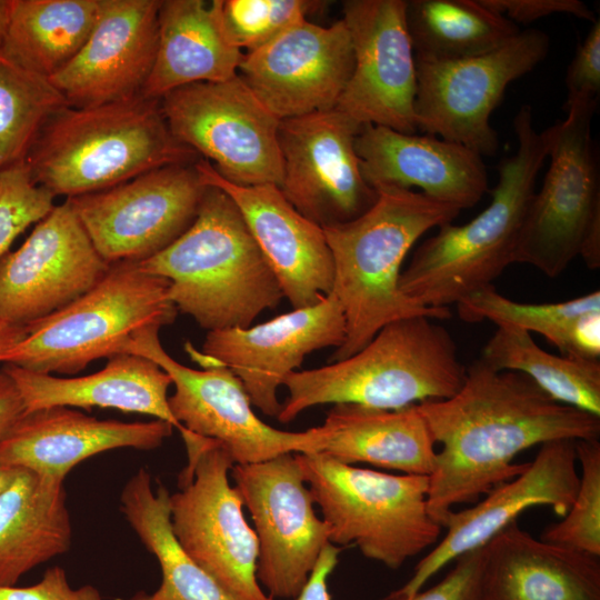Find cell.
<instances>
[{
    "instance_id": "obj_29",
    "label": "cell",
    "mask_w": 600,
    "mask_h": 600,
    "mask_svg": "<svg viewBox=\"0 0 600 600\" xmlns=\"http://www.w3.org/2000/svg\"><path fill=\"white\" fill-rule=\"evenodd\" d=\"M321 426L326 438L319 452L340 462L428 477L433 470L436 442L416 404L386 410L339 403Z\"/></svg>"
},
{
    "instance_id": "obj_44",
    "label": "cell",
    "mask_w": 600,
    "mask_h": 600,
    "mask_svg": "<svg viewBox=\"0 0 600 600\" xmlns=\"http://www.w3.org/2000/svg\"><path fill=\"white\" fill-rule=\"evenodd\" d=\"M561 354L599 360L600 310L584 312L572 321Z\"/></svg>"
},
{
    "instance_id": "obj_41",
    "label": "cell",
    "mask_w": 600,
    "mask_h": 600,
    "mask_svg": "<svg viewBox=\"0 0 600 600\" xmlns=\"http://www.w3.org/2000/svg\"><path fill=\"white\" fill-rule=\"evenodd\" d=\"M564 109L580 101H599L600 96V20L596 19L578 47L567 76Z\"/></svg>"
},
{
    "instance_id": "obj_24",
    "label": "cell",
    "mask_w": 600,
    "mask_h": 600,
    "mask_svg": "<svg viewBox=\"0 0 600 600\" xmlns=\"http://www.w3.org/2000/svg\"><path fill=\"white\" fill-rule=\"evenodd\" d=\"M354 146L362 176L374 190L418 187L460 211L477 204L488 191L482 157L459 143L362 124Z\"/></svg>"
},
{
    "instance_id": "obj_28",
    "label": "cell",
    "mask_w": 600,
    "mask_h": 600,
    "mask_svg": "<svg viewBox=\"0 0 600 600\" xmlns=\"http://www.w3.org/2000/svg\"><path fill=\"white\" fill-rule=\"evenodd\" d=\"M243 53L224 36L212 1L161 0L156 59L141 94L161 99L188 84L227 81Z\"/></svg>"
},
{
    "instance_id": "obj_49",
    "label": "cell",
    "mask_w": 600,
    "mask_h": 600,
    "mask_svg": "<svg viewBox=\"0 0 600 600\" xmlns=\"http://www.w3.org/2000/svg\"><path fill=\"white\" fill-rule=\"evenodd\" d=\"M17 471L18 468L0 461V492L12 481Z\"/></svg>"
},
{
    "instance_id": "obj_8",
    "label": "cell",
    "mask_w": 600,
    "mask_h": 600,
    "mask_svg": "<svg viewBox=\"0 0 600 600\" xmlns=\"http://www.w3.org/2000/svg\"><path fill=\"white\" fill-rule=\"evenodd\" d=\"M294 456L331 543L356 546L366 558L399 569L438 542L442 527L428 511V476L359 468L321 452Z\"/></svg>"
},
{
    "instance_id": "obj_31",
    "label": "cell",
    "mask_w": 600,
    "mask_h": 600,
    "mask_svg": "<svg viewBox=\"0 0 600 600\" xmlns=\"http://www.w3.org/2000/svg\"><path fill=\"white\" fill-rule=\"evenodd\" d=\"M120 509L146 549L158 560L162 580L152 593L138 592L127 600H233L201 569L173 534L170 493L156 491L148 470L141 468L122 489Z\"/></svg>"
},
{
    "instance_id": "obj_20",
    "label": "cell",
    "mask_w": 600,
    "mask_h": 600,
    "mask_svg": "<svg viewBox=\"0 0 600 600\" xmlns=\"http://www.w3.org/2000/svg\"><path fill=\"white\" fill-rule=\"evenodd\" d=\"M354 57L342 19L328 27L302 21L244 52L238 76L279 120L334 109Z\"/></svg>"
},
{
    "instance_id": "obj_45",
    "label": "cell",
    "mask_w": 600,
    "mask_h": 600,
    "mask_svg": "<svg viewBox=\"0 0 600 600\" xmlns=\"http://www.w3.org/2000/svg\"><path fill=\"white\" fill-rule=\"evenodd\" d=\"M340 551L341 548L331 542L322 549L307 583L294 600H331L328 579L338 564Z\"/></svg>"
},
{
    "instance_id": "obj_11",
    "label": "cell",
    "mask_w": 600,
    "mask_h": 600,
    "mask_svg": "<svg viewBox=\"0 0 600 600\" xmlns=\"http://www.w3.org/2000/svg\"><path fill=\"white\" fill-rule=\"evenodd\" d=\"M160 102L173 137L209 161L221 178L242 187H279L280 120L238 74L181 87Z\"/></svg>"
},
{
    "instance_id": "obj_10",
    "label": "cell",
    "mask_w": 600,
    "mask_h": 600,
    "mask_svg": "<svg viewBox=\"0 0 600 600\" xmlns=\"http://www.w3.org/2000/svg\"><path fill=\"white\" fill-rule=\"evenodd\" d=\"M598 102L569 106L567 118L548 128L551 161L528 207L514 262L550 278L579 256L588 228L600 218L599 161L591 136Z\"/></svg>"
},
{
    "instance_id": "obj_40",
    "label": "cell",
    "mask_w": 600,
    "mask_h": 600,
    "mask_svg": "<svg viewBox=\"0 0 600 600\" xmlns=\"http://www.w3.org/2000/svg\"><path fill=\"white\" fill-rule=\"evenodd\" d=\"M453 568L438 583L412 594L398 590L382 600H486L483 589L484 547L458 557Z\"/></svg>"
},
{
    "instance_id": "obj_19",
    "label": "cell",
    "mask_w": 600,
    "mask_h": 600,
    "mask_svg": "<svg viewBox=\"0 0 600 600\" xmlns=\"http://www.w3.org/2000/svg\"><path fill=\"white\" fill-rule=\"evenodd\" d=\"M346 337L342 308L333 293L318 303L293 309L266 322L246 328L208 331L202 353L206 368L221 366L242 382L252 406L277 418L281 403L277 391L309 353L339 348Z\"/></svg>"
},
{
    "instance_id": "obj_27",
    "label": "cell",
    "mask_w": 600,
    "mask_h": 600,
    "mask_svg": "<svg viewBox=\"0 0 600 600\" xmlns=\"http://www.w3.org/2000/svg\"><path fill=\"white\" fill-rule=\"evenodd\" d=\"M26 412L49 407L111 408L153 416L179 431L168 403L170 376L152 360L123 353L108 359L103 369L76 378H59L6 363Z\"/></svg>"
},
{
    "instance_id": "obj_43",
    "label": "cell",
    "mask_w": 600,
    "mask_h": 600,
    "mask_svg": "<svg viewBox=\"0 0 600 600\" xmlns=\"http://www.w3.org/2000/svg\"><path fill=\"white\" fill-rule=\"evenodd\" d=\"M0 600H102V597L91 584L72 588L64 569L54 566L32 586L0 588Z\"/></svg>"
},
{
    "instance_id": "obj_1",
    "label": "cell",
    "mask_w": 600,
    "mask_h": 600,
    "mask_svg": "<svg viewBox=\"0 0 600 600\" xmlns=\"http://www.w3.org/2000/svg\"><path fill=\"white\" fill-rule=\"evenodd\" d=\"M440 450L429 478L428 511L443 528L458 504L473 503L523 471L522 451L556 440H599L600 417L549 397L527 376L481 358L460 389L416 404Z\"/></svg>"
},
{
    "instance_id": "obj_39",
    "label": "cell",
    "mask_w": 600,
    "mask_h": 600,
    "mask_svg": "<svg viewBox=\"0 0 600 600\" xmlns=\"http://www.w3.org/2000/svg\"><path fill=\"white\" fill-rule=\"evenodd\" d=\"M53 199L33 181L26 161L0 171V260L20 233L53 209Z\"/></svg>"
},
{
    "instance_id": "obj_23",
    "label": "cell",
    "mask_w": 600,
    "mask_h": 600,
    "mask_svg": "<svg viewBox=\"0 0 600 600\" xmlns=\"http://www.w3.org/2000/svg\"><path fill=\"white\" fill-rule=\"evenodd\" d=\"M196 168L204 184L233 200L293 309L311 307L331 293L333 261L322 227L303 217L278 186L233 184L202 158Z\"/></svg>"
},
{
    "instance_id": "obj_4",
    "label": "cell",
    "mask_w": 600,
    "mask_h": 600,
    "mask_svg": "<svg viewBox=\"0 0 600 600\" xmlns=\"http://www.w3.org/2000/svg\"><path fill=\"white\" fill-rule=\"evenodd\" d=\"M138 264L168 280L177 310L208 331L249 327L284 298L238 207L214 186H207L192 224Z\"/></svg>"
},
{
    "instance_id": "obj_35",
    "label": "cell",
    "mask_w": 600,
    "mask_h": 600,
    "mask_svg": "<svg viewBox=\"0 0 600 600\" xmlns=\"http://www.w3.org/2000/svg\"><path fill=\"white\" fill-rule=\"evenodd\" d=\"M66 106L49 78L0 48V171L26 161L41 129Z\"/></svg>"
},
{
    "instance_id": "obj_7",
    "label": "cell",
    "mask_w": 600,
    "mask_h": 600,
    "mask_svg": "<svg viewBox=\"0 0 600 600\" xmlns=\"http://www.w3.org/2000/svg\"><path fill=\"white\" fill-rule=\"evenodd\" d=\"M177 313L168 280L143 271L138 262L114 263L88 292L26 324V338L2 362L74 374L97 359L126 353L139 333L171 324Z\"/></svg>"
},
{
    "instance_id": "obj_12",
    "label": "cell",
    "mask_w": 600,
    "mask_h": 600,
    "mask_svg": "<svg viewBox=\"0 0 600 600\" xmlns=\"http://www.w3.org/2000/svg\"><path fill=\"white\" fill-rule=\"evenodd\" d=\"M549 37L541 30L520 31L484 54L452 60L416 59L417 130L459 143L480 157L499 150L490 116L513 80L530 72L548 54Z\"/></svg>"
},
{
    "instance_id": "obj_42",
    "label": "cell",
    "mask_w": 600,
    "mask_h": 600,
    "mask_svg": "<svg viewBox=\"0 0 600 600\" xmlns=\"http://www.w3.org/2000/svg\"><path fill=\"white\" fill-rule=\"evenodd\" d=\"M480 2L516 24H528L554 13L572 14L591 22L596 21L594 12L580 0H480Z\"/></svg>"
},
{
    "instance_id": "obj_33",
    "label": "cell",
    "mask_w": 600,
    "mask_h": 600,
    "mask_svg": "<svg viewBox=\"0 0 600 600\" xmlns=\"http://www.w3.org/2000/svg\"><path fill=\"white\" fill-rule=\"evenodd\" d=\"M406 23L414 58L452 61L493 51L521 31L480 0H409Z\"/></svg>"
},
{
    "instance_id": "obj_15",
    "label": "cell",
    "mask_w": 600,
    "mask_h": 600,
    "mask_svg": "<svg viewBox=\"0 0 600 600\" xmlns=\"http://www.w3.org/2000/svg\"><path fill=\"white\" fill-rule=\"evenodd\" d=\"M231 473L254 524L259 584L272 599H294L330 542V528L316 514L296 456L234 464Z\"/></svg>"
},
{
    "instance_id": "obj_47",
    "label": "cell",
    "mask_w": 600,
    "mask_h": 600,
    "mask_svg": "<svg viewBox=\"0 0 600 600\" xmlns=\"http://www.w3.org/2000/svg\"><path fill=\"white\" fill-rule=\"evenodd\" d=\"M26 336V326L12 323L0 318V362Z\"/></svg>"
},
{
    "instance_id": "obj_38",
    "label": "cell",
    "mask_w": 600,
    "mask_h": 600,
    "mask_svg": "<svg viewBox=\"0 0 600 600\" xmlns=\"http://www.w3.org/2000/svg\"><path fill=\"white\" fill-rule=\"evenodd\" d=\"M581 473L579 488L569 511L548 526L540 539L600 558V442L576 441Z\"/></svg>"
},
{
    "instance_id": "obj_26",
    "label": "cell",
    "mask_w": 600,
    "mask_h": 600,
    "mask_svg": "<svg viewBox=\"0 0 600 600\" xmlns=\"http://www.w3.org/2000/svg\"><path fill=\"white\" fill-rule=\"evenodd\" d=\"M486 600H600V558L511 522L484 546Z\"/></svg>"
},
{
    "instance_id": "obj_3",
    "label": "cell",
    "mask_w": 600,
    "mask_h": 600,
    "mask_svg": "<svg viewBox=\"0 0 600 600\" xmlns=\"http://www.w3.org/2000/svg\"><path fill=\"white\" fill-rule=\"evenodd\" d=\"M514 154L503 159L490 204L469 222H451L416 250L401 272V291L427 308H448L492 282L514 262L520 232L548 157L549 131H537L532 109L523 104L513 119Z\"/></svg>"
},
{
    "instance_id": "obj_30",
    "label": "cell",
    "mask_w": 600,
    "mask_h": 600,
    "mask_svg": "<svg viewBox=\"0 0 600 600\" xmlns=\"http://www.w3.org/2000/svg\"><path fill=\"white\" fill-rule=\"evenodd\" d=\"M71 533L63 482L18 468L0 492V588L67 552Z\"/></svg>"
},
{
    "instance_id": "obj_37",
    "label": "cell",
    "mask_w": 600,
    "mask_h": 600,
    "mask_svg": "<svg viewBox=\"0 0 600 600\" xmlns=\"http://www.w3.org/2000/svg\"><path fill=\"white\" fill-rule=\"evenodd\" d=\"M212 3L228 41L242 52L267 44L328 4L319 0H213Z\"/></svg>"
},
{
    "instance_id": "obj_34",
    "label": "cell",
    "mask_w": 600,
    "mask_h": 600,
    "mask_svg": "<svg viewBox=\"0 0 600 600\" xmlns=\"http://www.w3.org/2000/svg\"><path fill=\"white\" fill-rule=\"evenodd\" d=\"M481 359L496 370L527 376L558 402L600 417L599 360L549 353L530 333L508 326L497 327Z\"/></svg>"
},
{
    "instance_id": "obj_17",
    "label": "cell",
    "mask_w": 600,
    "mask_h": 600,
    "mask_svg": "<svg viewBox=\"0 0 600 600\" xmlns=\"http://www.w3.org/2000/svg\"><path fill=\"white\" fill-rule=\"evenodd\" d=\"M406 4L404 0L343 2L354 63L336 108L361 124L413 134L417 73Z\"/></svg>"
},
{
    "instance_id": "obj_5",
    "label": "cell",
    "mask_w": 600,
    "mask_h": 600,
    "mask_svg": "<svg viewBox=\"0 0 600 600\" xmlns=\"http://www.w3.org/2000/svg\"><path fill=\"white\" fill-rule=\"evenodd\" d=\"M198 159L171 133L160 99L139 94L93 107H63L41 129L26 163L37 184L68 199Z\"/></svg>"
},
{
    "instance_id": "obj_25",
    "label": "cell",
    "mask_w": 600,
    "mask_h": 600,
    "mask_svg": "<svg viewBox=\"0 0 600 600\" xmlns=\"http://www.w3.org/2000/svg\"><path fill=\"white\" fill-rule=\"evenodd\" d=\"M163 420H99L70 407H49L23 416L0 440V461L63 482L71 469L98 453L134 448L152 450L172 434Z\"/></svg>"
},
{
    "instance_id": "obj_32",
    "label": "cell",
    "mask_w": 600,
    "mask_h": 600,
    "mask_svg": "<svg viewBox=\"0 0 600 600\" xmlns=\"http://www.w3.org/2000/svg\"><path fill=\"white\" fill-rule=\"evenodd\" d=\"M99 8L100 0H13L0 48L26 68L50 78L83 47Z\"/></svg>"
},
{
    "instance_id": "obj_22",
    "label": "cell",
    "mask_w": 600,
    "mask_h": 600,
    "mask_svg": "<svg viewBox=\"0 0 600 600\" xmlns=\"http://www.w3.org/2000/svg\"><path fill=\"white\" fill-rule=\"evenodd\" d=\"M161 0H100L96 24L76 57L49 80L68 106L131 99L151 73Z\"/></svg>"
},
{
    "instance_id": "obj_6",
    "label": "cell",
    "mask_w": 600,
    "mask_h": 600,
    "mask_svg": "<svg viewBox=\"0 0 600 600\" xmlns=\"http://www.w3.org/2000/svg\"><path fill=\"white\" fill-rule=\"evenodd\" d=\"M464 374L446 328L428 317L400 319L386 324L357 353L287 376L288 397L277 419L288 423L326 403L396 410L442 400L460 389Z\"/></svg>"
},
{
    "instance_id": "obj_16",
    "label": "cell",
    "mask_w": 600,
    "mask_h": 600,
    "mask_svg": "<svg viewBox=\"0 0 600 600\" xmlns=\"http://www.w3.org/2000/svg\"><path fill=\"white\" fill-rule=\"evenodd\" d=\"M362 124L334 108L280 120L279 189L307 219L330 227L357 219L378 198L356 151Z\"/></svg>"
},
{
    "instance_id": "obj_2",
    "label": "cell",
    "mask_w": 600,
    "mask_h": 600,
    "mask_svg": "<svg viewBox=\"0 0 600 600\" xmlns=\"http://www.w3.org/2000/svg\"><path fill=\"white\" fill-rule=\"evenodd\" d=\"M363 214L346 223L324 227L333 261L331 293L346 320L343 343L331 362L367 346L396 320L451 317L448 308H427L400 289L401 267L416 241L432 228L452 222L460 210L412 190L384 187Z\"/></svg>"
},
{
    "instance_id": "obj_21",
    "label": "cell",
    "mask_w": 600,
    "mask_h": 600,
    "mask_svg": "<svg viewBox=\"0 0 600 600\" xmlns=\"http://www.w3.org/2000/svg\"><path fill=\"white\" fill-rule=\"evenodd\" d=\"M579 480L576 441L541 444L521 473L496 486L474 506L453 510L448 516L442 540L417 563L411 578L397 590L403 594L418 592L443 567L483 547L529 508L550 507L563 517L576 498Z\"/></svg>"
},
{
    "instance_id": "obj_36",
    "label": "cell",
    "mask_w": 600,
    "mask_h": 600,
    "mask_svg": "<svg viewBox=\"0 0 600 600\" xmlns=\"http://www.w3.org/2000/svg\"><path fill=\"white\" fill-rule=\"evenodd\" d=\"M460 319L468 322L492 321L543 336L561 352L572 321L580 314L600 310V291L552 303L513 301L488 287L457 303Z\"/></svg>"
},
{
    "instance_id": "obj_14",
    "label": "cell",
    "mask_w": 600,
    "mask_h": 600,
    "mask_svg": "<svg viewBox=\"0 0 600 600\" xmlns=\"http://www.w3.org/2000/svg\"><path fill=\"white\" fill-rule=\"evenodd\" d=\"M196 162L161 167L106 190L68 198L106 262L147 260L192 224L207 189Z\"/></svg>"
},
{
    "instance_id": "obj_13",
    "label": "cell",
    "mask_w": 600,
    "mask_h": 600,
    "mask_svg": "<svg viewBox=\"0 0 600 600\" xmlns=\"http://www.w3.org/2000/svg\"><path fill=\"white\" fill-rule=\"evenodd\" d=\"M159 330H143L126 353L146 357L170 376L174 392L168 397L169 408L184 429L219 443L234 464L319 452L326 437L322 426L290 432L267 424L254 413L242 382L231 370L221 366L196 370L179 363L162 348Z\"/></svg>"
},
{
    "instance_id": "obj_46",
    "label": "cell",
    "mask_w": 600,
    "mask_h": 600,
    "mask_svg": "<svg viewBox=\"0 0 600 600\" xmlns=\"http://www.w3.org/2000/svg\"><path fill=\"white\" fill-rule=\"evenodd\" d=\"M26 412L21 394L9 374L0 370V440Z\"/></svg>"
},
{
    "instance_id": "obj_48",
    "label": "cell",
    "mask_w": 600,
    "mask_h": 600,
    "mask_svg": "<svg viewBox=\"0 0 600 600\" xmlns=\"http://www.w3.org/2000/svg\"><path fill=\"white\" fill-rule=\"evenodd\" d=\"M12 7L13 0H0V47L9 27Z\"/></svg>"
},
{
    "instance_id": "obj_18",
    "label": "cell",
    "mask_w": 600,
    "mask_h": 600,
    "mask_svg": "<svg viewBox=\"0 0 600 600\" xmlns=\"http://www.w3.org/2000/svg\"><path fill=\"white\" fill-rule=\"evenodd\" d=\"M110 266L67 199L0 260V318L26 326L47 317L92 289Z\"/></svg>"
},
{
    "instance_id": "obj_9",
    "label": "cell",
    "mask_w": 600,
    "mask_h": 600,
    "mask_svg": "<svg viewBox=\"0 0 600 600\" xmlns=\"http://www.w3.org/2000/svg\"><path fill=\"white\" fill-rule=\"evenodd\" d=\"M180 433L188 463L179 491L170 494L174 537L233 600H274L257 580L259 543L244 519L243 501L229 483L233 461L216 441L184 428Z\"/></svg>"
}]
</instances>
